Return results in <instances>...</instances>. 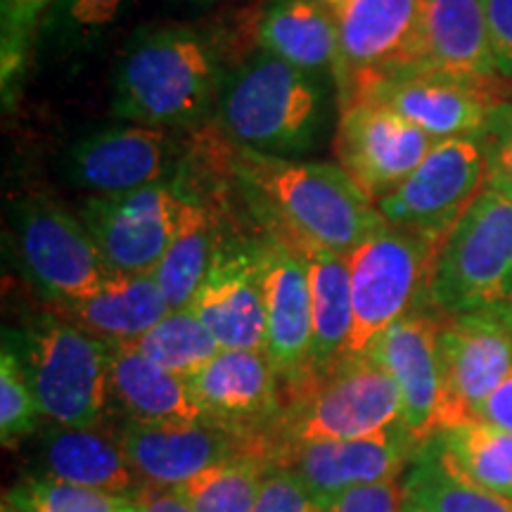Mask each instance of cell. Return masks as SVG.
Listing matches in <instances>:
<instances>
[{"label":"cell","instance_id":"1","mask_svg":"<svg viewBox=\"0 0 512 512\" xmlns=\"http://www.w3.org/2000/svg\"><path fill=\"white\" fill-rule=\"evenodd\" d=\"M228 169L271 235L349 254L382 216L339 164L297 162L233 145Z\"/></svg>","mask_w":512,"mask_h":512},{"label":"cell","instance_id":"2","mask_svg":"<svg viewBox=\"0 0 512 512\" xmlns=\"http://www.w3.org/2000/svg\"><path fill=\"white\" fill-rule=\"evenodd\" d=\"M223 83L219 50L202 31L185 24L145 27L119 60L112 114L126 124L188 126L219 105Z\"/></svg>","mask_w":512,"mask_h":512},{"label":"cell","instance_id":"3","mask_svg":"<svg viewBox=\"0 0 512 512\" xmlns=\"http://www.w3.org/2000/svg\"><path fill=\"white\" fill-rule=\"evenodd\" d=\"M216 119L233 145L294 159L323 136L325 79L259 50L223 83Z\"/></svg>","mask_w":512,"mask_h":512},{"label":"cell","instance_id":"4","mask_svg":"<svg viewBox=\"0 0 512 512\" xmlns=\"http://www.w3.org/2000/svg\"><path fill=\"white\" fill-rule=\"evenodd\" d=\"M403 422L399 384L373 351L342 358L328 373L283 389L280 453L309 441L361 439ZM280 458V456H278Z\"/></svg>","mask_w":512,"mask_h":512},{"label":"cell","instance_id":"5","mask_svg":"<svg viewBox=\"0 0 512 512\" xmlns=\"http://www.w3.org/2000/svg\"><path fill=\"white\" fill-rule=\"evenodd\" d=\"M510 299L512 200L486 183L439 249L430 306L439 316H460Z\"/></svg>","mask_w":512,"mask_h":512},{"label":"cell","instance_id":"6","mask_svg":"<svg viewBox=\"0 0 512 512\" xmlns=\"http://www.w3.org/2000/svg\"><path fill=\"white\" fill-rule=\"evenodd\" d=\"M17 351L43 418L53 425L95 430L110 403V344L53 311L22 332Z\"/></svg>","mask_w":512,"mask_h":512},{"label":"cell","instance_id":"7","mask_svg":"<svg viewBox=\"0 0 512 512\" xmlns=\"http://www.w3.org/2000/svg\"><path fill=\"white\" fill-rule=\"evenodd\" d=\"M437 249L380 223L347 254L354 323L342 358L368 354L384 330L430 304Z\"/></svg>","mask_w":512,"mask_h":512},{"label":"cell","instance_id":"8","mask_svg":"<svg viewBox=\"0 0 512 512\" xmlns=\"http://www.w3.org/2000/svg\"><path fill=\"white\" fill-rule=\"evenodd\" d=\"M486 185V140H437L422 164L375 202L387 226L399 228L439 252L470 202Z\"/></svg>","mask_w":512,"mask_h":512},{"label":"cell","instance_id":"9","mask_svg":"<svg viewBox=\"0 0 512 512\" xmlns=\"http://www.w3.org/2000/svg\"><path fill=\"white\" fill-rule=\"evenodd\" d=\"M337 31L339 105L377 81L427 67L425 0H349Z\"/></svg>","mask_w":512,"mask_h":512},{"label":"cell","instance_id":"10","mask_svg":"<svg viewBox=\"0 0 512 512\" xmlns=\"http://www.w3.org/2000/svg\"><path fill=\"white\" fill-rule=\"evenodd\" d=\"M15 247L48 304L81 302L114 275L79 214L50 197H31L17 209Z\"/></svg>","mask_w":512,"mask_h":512},{"label":"cell","instance_id":"11","mask_svg":"<svg viewBox=\"0 0 512 512\" xmlns=\"http://www.w3.org/2000/svg\"><path fill=\"white\" fill-rule=\"evenodd\" d=\"M512 370V323L503 306L444 316L439 330L437 434L477 422L484 401Z\"/></svg>","mask_w":512,"mask_h":512},{"label":"cell","instance_id":"12","mask_svg":"<svg viewBox=\"0 0 512 512\" xmlns=\"http://www.w3.org/2000/svg\"><path fill=\"white\" fill-rule=\"evenodd\" d=\"M188 389L202 420L271 446L278 465L283 380L266 351L221 349L188 377Z\"/></svg>","mask_w":512,"mask_h":512},{"label":"cell","instance_id":"13","mask_svg":"<svg viewBox=\"0 0 512 512\" xmlns=\"http://www.w3.org/2000/svg\"><path fill=\"white\" fill-rule=\"evenodd\" d=\"M121 451L143 484L181 486L209 467L242 456H259L275 465L271 446L233 434L209 420L133 422L114 432Z\"/></svg>","mask_w":512,"mask_h":512},{"label":"cell","instance_id":"14","mask_svg":"<svg viewBox=\"0 0 512 512\" xmlns=\"http://www.w3.org/2000/svg\"><path fill=\"white\" fill-rule=\"evenodd\" d=\"M351 100L380 102L434 140L486 136L491 114L503 100V79L477 81L422 67L377 81Z\"/></svg>","mask_w":512,"mask_h":512},{"label":"cell","instance_id":"15","mask_svg":"<svg viewBox=\"0 0 512 512\" xmlns=\"http://www.w3.org/2000/svg\"><path fill=\"white\" fill-rule=\"evenodd\" d=\"M437 140L373 100L339 105L337 162L370 200L377 202L406 181Z\"/></svg>","mask_w":512,"mask_h":512},{"label":"cell","instance_id":"16","mask_svg":"<svg viewBox=\"0 0 512 512\" xmlns=\"http://www.w3.org/2000/svg\"><path fill=\"white\" fill-rule=\"evenodd\" d=\"M181 190L159 183L121 195H88L79 207L114 275L152 273L174 238Z\"/></svg>","mask_w":512,"mask_h":512},{"label":"cell","instance_id":"17","mask_svg":"<svg viewBox=\"0 0 512 512\" xmlns=\"http://www.w3.org/2000/svg\"><path fill=\"white\" fill-rule=\"evenodd\" d=\"M406 425L361 439L309 441L287 446L278 458V467L290 470L306 486L313 501L325 505L356 486L399 479L403 467L413 463L422 451Z\"/></svg>","mask_w":512,"mask_h":512},{"label":"cell","instance_id":"18","mask_svg":"<svg viewBox=\"0 0 512 512\" xmlns=\"http://www.w3.org/2000/svg\"><path fill=\"white\" fill-rule=\"evenodd\" d=\"M174 140L164 128L119 124L76 140L64 157L72 188L88 195H121L166 183Z\"/></svg>","mask_w":512,"mask_h":512},{"label":"cell","instance_id":"19","mask_svg":"<svg viewBox=\"0 0 512 512\" xmlns=\"http://www.w3.org/2000/svg\"><path fill=\"white\" fill-rule=\"evenodd\" d=\"M188 309L207 325L221 349L266 351L261 242H219Z\"/></svg>","mask_w":512,"mask_h":512},{"label":"cell","instance_id":"20","mask_svg":"<svg viewBox=\"0 0 512 512\" xmlns=\"http://www.w3.org/2000/svg\"><path fill=\"white\" fill-rule=\"evenodd\" d=\"M261 275L266 302V354L283 389L311 377V294L302 254L278 235L261 240Z\"/></svg>","mask_w":512,"mask_h":512},{"label":"cell","instance_id":"21","mask_svg":"<svg viewBox=\"0 0 512 512\" xmlns=\"http://www.w3.org/2000/svg\"><path fill=\"white\" fill-rule=\"evenodd\" d=\"M444 318L425 309L411 311L382 332L370 349L377 361L399 384L403 399V425L427 444L437 434V411L441 396L439 375V330Z\"/></svg>","mask_w":512,"mask_h":512},{"label":"cell","instance_id":"22","mask_svg":"<svg viewBox=\"0 0 512 512\" xmlns=\"http://www.w3.org/2000/svg\"><path fill=\"white\" fill-rule=\"evenodd\" d=\"M48 311L100 342L119 347L138 342L171 309L155 275L140 273L112 275L91 297L81 302L48 304Z\"/></svg>","mask_w":512,"mask_h":512},{"label":"cell","instance_id":"23","mask_svg":"<svg viewBox=\"0 0 512 512\" xmlns=\"http://www.w3.org/2000/svg\"><path fill=\"white\" fill-rule=\"evenodd\" d=\"M38 470V477L119 496H136L143 486L114 434L83 427L53 425L43 432Z\"/></svg>","mask_w":512,"mask_h":512},{"label":"cell","instance_id":"24","mask_svg":"<svg viewBox=\"0 0 512 512\" xmlns=\"http://www.w3.org/2000/svg\"><path fill=\"white\" fill-rule=\"evenodd\" d=\"M259 46L306 74L335 81L337 15L320 0H271L259 22Z\"/></svg>","mask_w":512,"mask_h":512},{"label":"cell","instance_id":"25","mask_svg":"<svg viewBox=\"0 0 512 512\" xmlns=\"http://www.w3.org/2000/svg\"><path fill=\"white\" fill-rule=\"evenodd\" d=\"M290 245L302 254L306 278H309L313 320L311 375H323L337 361H342L354 323L349 261L347 254L330 252L309 242H290Z\"/></svg>","mask_w":512,"mask_h":512},{"label":"cell","instance_id":"26","mask_svg":"<svg viewBox=\"0 0 512 512\" xmlns=\"http://www.w3.org/2000/svg\"><path fill=\"white\" fill-rule=\"evenodd\" d=\"M427 67L496 81L484 0H425Z\"/></svg>","mask_w":512,"mask_h":512},{"label":"cell","instance_id":"27","mask_svg":"<svg viewBox=\"0 0 512 512\" xmlns=\"http://www.w3.org/2000/svg\"><path fill=\"white\" fill-rule=\"evenodd\" d=\"M110 349V403L126 415V420H200L188 380L159 368L131 344Z\"/></svg>","mask_w":512,"mask_h":512},{"label":"cell","instance_id":"28","mask_svg":"<svg viewBox=\"0 0 512 512\" xmlns=\"http://www.w3.org/2000/svg\"><path fill=\"white\" fill-rule=\"evenodd\" d=\"M216 245H219V219L214 209L192 192L181 190L174 238L152 271L171 311L188 309L192 304L207 278Z\"/></svg>","mask_w":512,"mask_h":512},{"label":"cell","instance_id":"29","mask_svg":"<svg viewBox=\"0 0 512 512\" xmlns=\"http://www.w3.org/2000/svg\"><path fill=\"white\" fill-rule=\"evenodd\" d=\"M441 458L467 482L512 501V432L477 420L434 434Z\"/></svg>","mask_w":512,"mask_h":512},{"label":"cell","instance_id":"30","mask_svg":"<svg viewBox=\"0 0 512 512\" xmlns=\"http://www.w3.org/2000/svg\"><path fill=\"white\" fill-rule=\"evenodd\" d=\"M406 498L425 512H512V501L467 482L441 458L434 437L422 446L406 479Z\"/></svg>","mask_w":512,"mask_h":512},{"label":"cell","instance_id":"31","mask_svg":"<svg viewBox=\"0 0 512 512\" xmlns=\"http://www.w3.org/2000/svg\"><path fill=\"white\" fill-rule=\"evenodd\" d=\"M131 0H55L38 31V50L55 60H74L112 34Z\"/></svg>","mask_w":512,"mask_h":512},{"label":"cell","instance_id":"32","mask_svg":"<svg viewBox=\"0 0 512 512\" xmlns=\"http://www.w3.org/2000/svg\"><path fill=\"white\" fill-rule=\"evenodd\" d=\"M131 347L183 380H188L221 351L219 342L192 309L169 311Z\"/></svg>","mask_w":512,"mask_h":512},{"label":"cell","instance_id":"33","mask_svg":"<svg viewBox=\"0 0 512 512\" xmlns=\"http://www.w3.org/2000/svg\"><path fill=\"white\" fill-rule=\"evenodd\" d=\"M271 460L242 456L214 465L176 486L195 512H252Z\"/></svg>","mask_w":512,"mask_h":512},{"label":"cell","instance_id":"34","mask_svg":"<svg viewBox=\"0 0 512 512\" xmlns=\"http://www.w3.org/2000/svg\"><path fill=\"white\" fill-rule=\"evenodd\" d=\"M3 512H140V505L136 496L27 477L3 496Z\"/></svg>","mask_w":512,"mask_h":512},{"label":"cell","instance_id":"35","mask_svg":"<svg viewBox=\"0 0 512 512\" xmlns=\"http://www.w3.org/2000/svg\"><path fill=\"white\" fill-rule=\"evenodd\" d=\"M55 0H0V50H3L5 93L27 67L29 53L38 46V31Z\"/></svg>","mask_w":512,"mask_h":512},{"label":"cell","instance_id":"36","mask_svg":"<svg viewBox=\"0 0 512 512\" xmlns=\"http://www.w3.org/2000/svg\"><path fill=\"white\" fill-rule=\"evenodd\" d=\"M41 408H38L29 375L19 361L17 351L8 342L0 356V439L5 448L17 446L36 432Z\"/></svg>","mask_w":512,"mask_h":512},{"label":"cell","instance_id":"37","mask_svg":"<svg viewBox=\"0 0 512 512\" xmlns=\"http://www.w3.org/2000/svg\"><path fill=\"white\" fill-rule=\"evenodd\" d=\"M486 183L512 200V102L501 100L486 128Z\"/></svg>","mask_w":512,"mask_h":512},{"label":"cell","instance_id":"38","mask_svg":"<svg viewBox=\"0 0 512 512\" xmlns=\"http://www.w3.org/2000/svg\"><path fill=\"white\" fill-rule=\"evenodd\" d=\"M252 512H320V503L285 467H271Z\"/></svg>","mask_w":512,"mask_h":512},{"label":"cell","instance_id":"39","mask_svg":"<svg viewBox=\"0 0 512 512\" xmlns=\"http://www.w3.org/2000/svg\"><path fill=\"white\" fill-rule=\"evenodd\" d=\"M406 501V484L389 479L344 491L330 503L320 505V512H401Z\"/></svg>","mask_w":512,"mask_h":512},{"label":"cell","instance_id":"40","mask_svg":"<svg viewBox=\"0 0 512 512\" xmlns=\"http://www.w3.org/2000/svg\"><path fill=\"white\" fill-rule=\"evenodd\" d=\"M498 79L512 83V0H484Z\"/></svg>","mask_w":512,"mask_h":512},{"label":"cell","instance_id":"41","mask_svg":"<svg viewBox=\"0 0 512 512\" xmlns=\"http://www.w3.org/2000/svg\"><path fill=\"white\" fill-rule=\"evenodd\" d=\"M140 512H195L190 503L178 494L176 486L143 484L136 494Z\"/></svg>","mask_w":512,"mask_h":512},{"label":"cell","instance_id":"42","mask_svg":"<svg viewBox=\"0 0 512 512\" xmlns=\"http://www.w3.org/2000/svg\"><path fill=\"white\" fill-rule=\"evenodd\" d=\"M479 420L491 422V425H498L503 430L512 432V370L498 384L496 392L484 401L482 411H479Z\"/></svg>","mask_w":512,"mask_h":512},{"label":"cell","instance_id":"43","mask_svg":"<svg viewBox=\"0 0 512 512\" xmlns=\"http://www.w3.org/2000/svg\"><path fill=\"white\" fill-rule=\"evenodd\" d=\"M320 3H323V5H328V8L332 10V12H335V15H337V12L339 10H342L344 8V5H347L349 3V0H320Z\"/></svg>","mask_w":512,"mask_h":512},{"label":"cell","instance_id":"44","mask_svg":"<svg viewBox=\"0 0 512 512\" xmlns=\"http://www.w3.org/2000/svg\"><path fill=\"white\" fill-rule=\"evenodd\" d=\"M503 100L512 102V83L510 81H503Z\"/></svg>","mask_w":512,"mask_h":512},{"label":"cell","instance_id":"45","mask_svg":"<svg viewBox=\"0 0 512 512\" xmlns=\"http://www.w3.org/2000/svg\"><path fill=\"white\" fill-rule=\"evenodd\" d=\"M183 3H188V5H197V8H204V5L216 3V0H183Z\"/></svg>","mask_w":512,"mask_h":512},{"label":"cell","instance_id":"46","mask_svg":"<svg viewBox=\"0 0 512 512\" xmlns=\"http://www.w3.org/2000/svg\"><path fill=\"white\" fill-rule=\"evenodd\" d=\"M401 512H425V510H420L418 505H413L411 501H406V505H403V510Z\"/></svg>","mask_w":512,"mask_h":512},{"label":"cell","instance_id":"47","mask_svg":"<svg viewBox=\"0 0 512 512\" xmlns=\"http://www.w3.org/2000/svg\"><path fill=\"white\" fill-rule=\"evenodd\" d=\"M503 309H505V313H508V318H510V323H512V299L510 302H505V304H501Z\"/></svg>","mask_w":512,"mask_h":512}]
</instances>
